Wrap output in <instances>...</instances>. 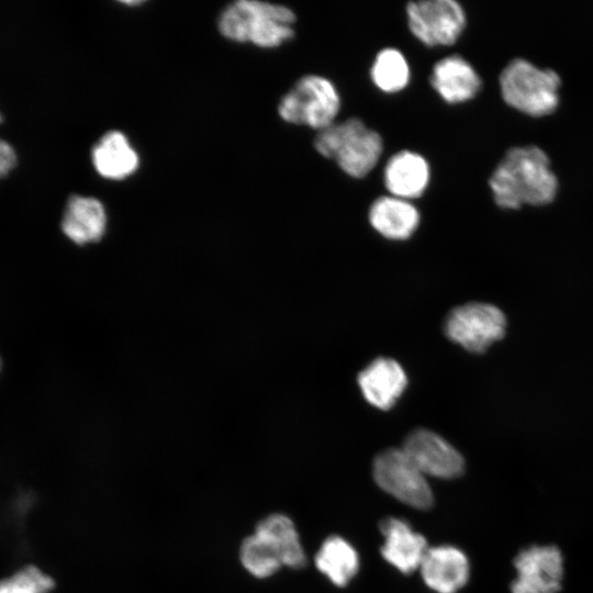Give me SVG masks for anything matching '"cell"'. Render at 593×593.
Masks as SVG:
<instances>
[{
  "instance_id": "7",
  "label": "cell",
  "mask_w": 593,
  "mask_h": 593,
  "mask_svg": "<svg viewBox=\"0 0 593 593\" xmlns=\"http://www.w3.org/2000/svg\"><path fill=\"white\" fill-rule=\"evenodd\" d=\"M372 473L380 489L398 501L417 510L433 506L434 496L425 475L402 448L379 452L373 460Z\"/></svg>"
},
{
  "instance_id": "25",
  "label": "cell",
  "mask_w": 593,
  "mask_h": 593,
  "mask_svg": "<svg viewBox=\"0 0 593 593\" xmlns=\"http://www.w3.org/2000/svg\"><path fill=\"white\" fill-rule=\"evenodd\" d=\"M2 120H3V119H2V114H1V112H0V124L2 123Z\"/></svg>"
},
{
  "instance_id": "8",
  "label": "cell",
  "mask_w": 593,
  "mask_h": 593,
  "mask_svg": "<svg viewBox=\"0 0 593 593\" xmlns=\"http://www.w3.org/2000/svg\"><path fill=\"white\" fill-rule=\"evenodd\" d=\"M410 32L428 47L451 46L467 25L462 5L455 0H421L405 9Z\"/></svg>"
},
{
  "instance_id": "1",
  "label": "cell",
  "mask_w": 593,
  "mask_h": 593,
  "mask_svg": "<svg viewBox=\"0 0 593 593\" xmlns=\"http://www.w3.org/2000/svg\"><path fill=\"white\" fill-rule=\"evenodd\" d=\"M489 186L496 205L505 210L546 205L558 193L549 157L534 145L508 149L493 170Z\"/></svg>"
},
{
  "instance_id": "23",
  "label": "cell",
  "mask_w": 593,
  "mask_h": 593,
  "mask_svg": "<svg viewBox=\"0 0 593 593\" xmlns=\"http://www.w3.org/2000/svg\"><path fill=\"white\" fill-rule=\"evenodd\" d=\"M54 588V579L31 564L0 581V593H49Z\"/></svg>"
},
{
  "instance_id": "15",
  "label": "cell",
  "mask_w": 593,
  "mask_h": 593,
  "mask_svg": "<svg viewBox=\"0 0 593 593\" xmlns=\"http://www.w3.org/2000/svg\"><path fill=\"white\" fill-rule=\"evenodd\" d=\"M384 537L381 556L404 574L412 573L419 568L426 552L425 538L412 530L407 522L387 517L379 524Z\"/></svg>"
},
{
  "instance_id": "4",
  "label": "cell",
  "mask_w": 593,
  "mask_h": 593,
  "mask_svg": "<svg viewBox=\"0 0 593 593\" xmlns=\"http://www.w3.org/2000/svg\"><path fill=\"white\" fill-rule=\"evenodd\" d=\"M560 77L524 58L511 60L499 78L501 96L513 109L530 115L551 114L559 104Z\"/></svg>"
},
{
  "instance_id": "5",
  "label": "cell",
  "mask_w": 593,
  "mask_h": 593,
  "mask_svg": "<svg viewBox=\"0 0 593 593\" xmlns=\"http://www.w3.org/2000/svg\"><path fill=\"white\" fill-rule=\"evenodd\" d=\"M340 104L336 86L326 77L310 74L301 77L281 98L278 113L287 123L318 132L336 122Z\"/></svg>"
},
{
  "instance_id": "6",
  "label": "cell",
  "mask_w": 593,
  "mask_h": 593,
  "mask_svg": "<svg viewBox=\"0 0 593 593\" xmlns=\"http://www.w3.org/2000/svg\"><path fill=\"white\" fill-rule=\"evenodd\" d=\"M506 318L495 305L469 302L452 309L444 322L445 335L466 350L484 353L505 335Z\"/></svg>"
},
{
  "instance_id": "16",
  "label": "cell",
  "mask_w": 593,
  "mask_h": 593,
  "mask_svg": "<svg viewBox=\"0 0 593 593\" xmlns=\"http://www.w3.org/2000/svg\"><path fill=\"white\" fill-rule=\"evenodd\" d=\"M107 223L105 209L98 199L74 194L66 203L60 227L72 243L87 245L103 237Z\"/></svg>"
},
{
  "instance_id": "11",
  "label": "cell",
  "mask_w": 593,
  "mask_h": 593,
  "mask_svg": "<svg viewBox=\"0 0 593 593\" xmlns=\"http://www.w3.org/2000/svg\"><path fill=\"white\" fill-rule=\"evenodd\" d=\"M358 384L363 398L379 410H390L407 385L402 366L392 358L379 357L358 374Z\"/></svg>"
},
{
  "instance_id": "12",
  "label": "cell",
  "mask_w": 593,
  "mask_h": 593,
  "mask_svg": "<svg viewBox=\"0 0 593 593\" xmlns=\"http://www.w3.org/2000/svg\"><path fill=\"white\" fill-rule=\"evenodd\" d=\"M429 82L448 104H460L473 99L481 89V78L474 67L460 55L439 59L432 69Z\"/></svg>"
},
{
  "instance_id": "21",
  "label": "cell",
  "mask_w": 593,
  "mask_h": 593,
  "mask_svg": "<svg viewBox=\"0 0 593 593\" xmlns=\"http://www.w3.org/2000/svg\"><path fill=\"white\" fill-rule=\"evenodd\" d=\"M373 85L384 93H398L405 89L411 79V69L403 53L393 47L378 52L371 68Z\"/></svg>"
},
{
  "instance_id": "13",
  "label": "cell",
  "mask_w": 593,
  "mask_h": 593,
  "mask_svg": "<svg viewBox=\"0 0 593 593\" xmlns=\"http://www.w3.org/2000/svg\"><path fill=\"white\" fill-rule=\"evenodd\" d=\"M419 569L425 584L437 593H456L470 573L467 556L454 546L428 548Z\"/></svg>"
},
{
  "instance_id": "18",
  "label": "cell",
  "mask_w": 593,
  "mask_h": 593,
  "mask_svg": "<svg viewBox=\"0 0 593 593\" xmlns=\"http://www.w3.org/2000/svg\"><path fill=\"white\" fill-rule=\"evenodd\" d=\"M91 159L96 171L110 180H122L138 167V155L120 131L105 133L93 146Z\"/></svg>"
},
{
  "instance_id": "20",
  "label": "cell",
  "mask_w": 593,
  "mask_h": 593,
  "mask_svg": "<svg viewBox=\"0 0 593 593\" xmlns=\"http://www.w3.org/2000/svg\"><path fill=\"white\" fill-rule=\"evenodd\" d=\"M316 568L336 586H346L359 567L355 548L337 535L327 537L315 556Z\"/></svg>"
},
{
  "instance_id": "3",
  "label": "cell",
  "mask_w": 593,
  "mask_h": 593,
  "mask_svg": "<svg viewBox=\"0 0 593 593\" xmlns=\"http://www.w3.org/2000/svg\"><path fill=\"white\" fill-rule=\"evenodd\" d=\"M314 147L323 157L333 159L347 176L363 178L378 165L383 141L363 121L350 118L318 131Z\"/></svg>"
},
{
  "instance_id": "10",
  "label": "cell",
  "mask_w": 593,
  "mask_h": 593,
  "mask_svg": "<svg viewBox=\"0 0 593 593\" xmlns=\"http://www.w3.org/2000/svg\"><path fill=\"white\" fill-rule=\"evenodd\" d=\"M402 450L424 475L455 479L465 470L461 454L441 436L426 428L412 430Z\"/></svg>"
},
{
  "instance_id": "17",
  "label": "cell",
  "mask_w": 593,
  "mask_h": 593,
  "mask_svg": "<svg viewBox=\"0 0 593 593\" xmlns=\"http://www.w3.org/2000/svg\"><path fill=\"white\" fill-rule=\"evenodd\" d=\"M368 220L381 236L403 240L415 233L421 215L412 201L388 194L379 197L371 203Z\"/></svg>"
},
{
  "instance_id": "14",
  "label": "cell",
  "mask_w": 593,
  "mask_h": 593,
  "mask_svg": "<svg viewBox=\"0 0 593 593\" xmlns=\"http://www.w3.org/2000/svg\"><path fill=\"white\" fill-rule=\"evenodd\" d=\"M429 180V164L416 152L400 150L384 165L383 183L391 195L412 201L424 194Z\"/></svg>"
},
{
  "instance_id": "9",
  "label": "cell",
  "mask_w": 593,
  "mask_h": 593,
  "mask_svg": "<svg viewBox=\"0 0 593 593\" xmlns=\"http://www.w3.org/2000/svg\"><path fill=\"white\" fill-rule=\"evenodd\" d=\"M517 578L512 593H557L561 589L563 558L556 546H530L514 559Z\"/></svg>"
},
{
  "instance_id": "2",
  "label": "cell",
  "mask_w": 593,
  "mask_h": 593,
  "mask_svg": "<svg viewBox=\"0 0 593 593\" xmlns=\"http://www.w3.org/2000/svg\"><path fill=\"white\" fill-rule=\"evenodd\" d=\"M295 14L281 4L239 0L227 5L219 18L221 34L234 42L275 48L294 35Z\"/></svg>"
},
{
  "instance_id": "24",
  "label": "cell",
  "mask_w": 593,
  "mask_h": 593,
  "mask_svg": "<svg viewBox=\"0 0 593 593\" xmlns=\"http://www.w3.org/2000/svg\"><path fill=\"white\" fill-rule=\"evenodd\" d=\"M18 164V155L14 147L0 137V180L9 176Z\"/></svg>"
},
{
  "instance_id": "22",
  "label": "cell",
  "mask_w": 593,
  "mask_h": 593,
  "mask_svg": "<svg viewBox=\"0 0 593 593\" xmlns=\"http://www.w3.org/2000/svg\"><path fill=\"white\" fill-rule=\"evenodd\" d=\"M243 568L257 579H267L282 566L276 551L255 533L245 537L239 546Z\"/></svg>"
},
{
  "instance_id": "19",
  "label": "cell",
  "mask_w": 593,
  "mask_h": 593,
  "mask_svg": "<svg viewBox=\"0 0 593 593\" xmlns=\"http://www.w3.org/2000/svg\"><path fill=\"white\" fill-rule=\"evenodd\" d=\"M255 534L276 551L282 566L291 569L306 566L307 560L299 534L287 515L273 513L266 516L257 523Z\"/></svg>"
}]
</instances>
